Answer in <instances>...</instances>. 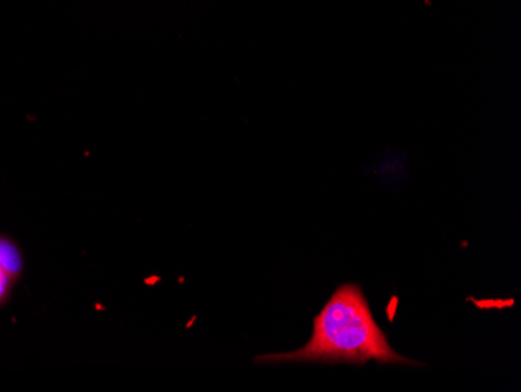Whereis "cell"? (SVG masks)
Segmentation results:
<instances>
[{
	"label": "cell",
	"mask_w": 521,
	"mask_h": 392,
	"mask_svg": "<svg viewBox=\"0 0 521 392\" xmlns=\"http://www.w3.org/2000/svg\"><path fill=\"white\" fill-rule=\"evenodd\" d=\"M262 363H351L419 365L397 354L377 325L361 286L346 283L335 291L314 319L308 344L291 354L267 355Z\"/></svg>",
	"instance_id": "1"
},
{
	"label": "cell",
	"mask_w": 521,
	"mask_h": 392,
	"mask_svg": "<svg viewBox=\"0 0 521 392\" xmlns=\"http://www.w3.org/2000/svg\"><path fill=\"white\" fill-rule=\"evenodd\" d=\"M0 268L6 275H16L21 270V257L16 248L5 239H0Z\"/></svg>",
	"instance_id": "2"
},
{
	"label": "cell",
	"mask_w": 521,
	"mask_h": 392,
	"mask_svg": "<svg viewBox=\"0 0 521 392\" xmlns=\"http://www.w3.org/2000/svg\"><path fill=\"white\" fill-rule=\"evenodd\" d=\"M8 279V275L5 274V272H4V269L0 268V281H2V280H6Z\"/></svg>",
	"instance_id": "4"
},
{
	"label": "cell",
	"mask_w": 521,
	"mask_h": 392,
	"mask_svg": "<svg viewBox=\"0 0 521 392\" xmlns=\"http://www.w3.org/2000/svg\"><path fill=\"white\" fill-rule=\"evenodd\" d=\"M6 285H8V279L2 280V281H0V297L5 294Z\"/></svg>",
	"instance_id": "3"
}]
</instances>
